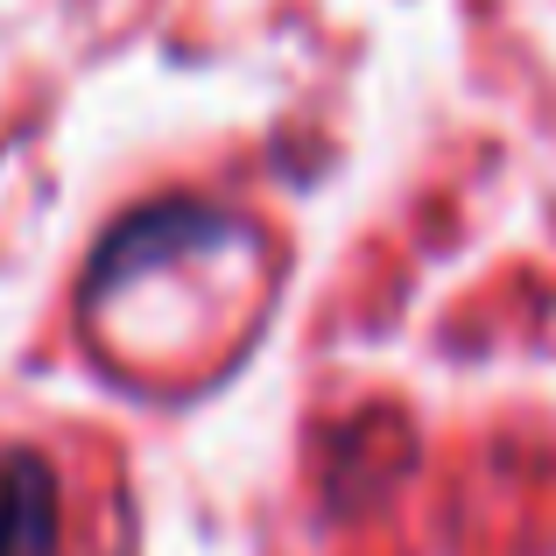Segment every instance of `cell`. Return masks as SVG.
I'll return each mask as SVG.
<instances>
[{
    "label": "cell",
    "mask_w": 556,
    "mask_h": 556,
    "mask_svg": "<svg viewBox=\"0 0 556 556\" xmlns=\"http://www.w3.org/2000/svg\"><path fill=\"white\" fill-rule=\"evenodd\" d=\"M0 556H56V479L28 451L0 465Z\"/></svg>",
    "instance_id": "7a4b0ae2"
},
{
    "label": "cell",
    "mask_w": 556,
    "mask_h": 556,
    "mask_svg": "<svg viewBox=\"0 0 556 556\" xmlns=\"http://www.w3.org/2000/svg\"><path fill=\"white\" fill-rule=\"evenodd\" d=\"M232 218L212 212V204L198 198H163V204H141L135 218H121V226L106 232V247H99L92 275H85V303H106L113 289H135L149 268H169V261H198V254H218V247H232Z\"/></svg>",
    "instance_id": "6da1fadb"
}]
</instances>
